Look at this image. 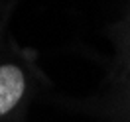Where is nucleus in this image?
I'll return each mask as SVG.
<instances>
[{
	"mask_svg": "<svg viewBox=\"0 0 130 122\" xmlns=\"http://www.w3.org/2000/svg\"><path fill=\"white\" fill-rule=\"evenodd\" d=\"M26 91V77L22 69L12 63L0 65V116L8 114L20 102Z\"/></svg>",
	"mask_w": 130,
	"mask_h": 122,
	"instance_id": "nucleus-1",
	"label": "nucleus"
}]
</instances>
